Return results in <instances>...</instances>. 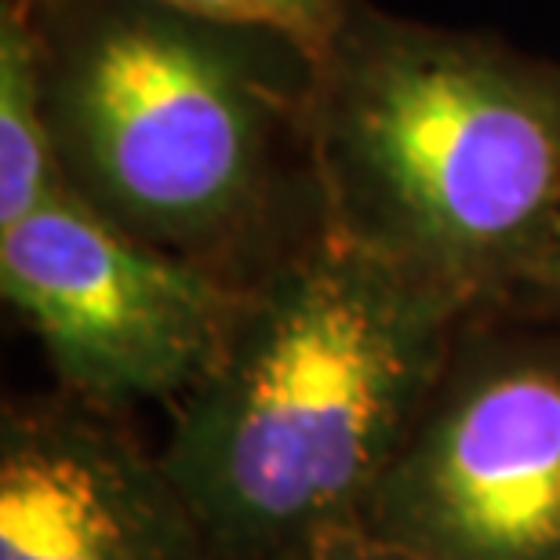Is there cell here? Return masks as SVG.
Returning <instances> with one entry per match:
<instances>
[{
  "label": "cell",
  "instance_id": "30bf717a",
  "mask_svg": "<svg viewBox=\"0 0 560 560\" xmlns=\"http://www.w3.org/2000/svg\"><path fill=\"white\" fill-rule=\"evenodd\" d=\"M524 288H535L560 302V200H557L550 233H546V241H542V252H539V259H535L528 280H524Z\"/></svg>",
  "mask_w": 560,
  "mask_h": 560
},
{
  "label": "cell",
  "instance_id": "ba28073f",
  "mask_svg": "<svg viewBox=\"0 0 560 560\" xmlns=\"http://www.w3.org/2000/svg\"><path fill=\"white\" fill-rule=\"evenodd\" d=\"M164 4L219 22L288 33L299 44H306L310 51H320V44L328 40V33L342 15L346 0H164Z\"/></svg>",
  "mask_w": 560,
  "mask_h": 560
},
{
  "label": "cell",
  "instance_id": "6da1fadb",
  "mask_svg": "<svg viewBox=\"0 0 560 560\" xmlns=\"http://www.w3.org/2000/svg\"><path fill=\"white\" fill-rule=\"evenodd\" d=\"M463 313L328 219L252 277L161 444L211 560H306L361 524Z\"/></svg>",
  "mask_w": 560,
  "mask_h": 560
},
{
  "label": "cell",
  "instance_id": "3957f363",
  "mask_svg": "<svg viewBox=\"0 0 560 560\" xmlns=\"http://www.w3.org/2000/svg\"><path fill=\"white\" fill-rule=\"evenodd\" d=\"M310 136L335 233L466 310L524 288L560 200V59L346 0Z\"/></svg>",
  "mask_w": 560,
  "mask_h": 560
},
{
  "label": "cell",
  "instance_id": "7a4b0ae2",
  "mask_svg": "<svg viewBox=\"0 0 560 560\" xmlns=\"http://www.w3.org/2000/svg\"><path fill=\"white\" fill-rule=\"evenodd\" d=\"M22 8L62 183L114 226L244 288L324 219L306 44L164 0Z\"/></svg>",
  "mask_w": 560,
  "mask_h": 560
},
{
  "label": "cell",
  "instance_id": "5b68a950",
  "mask_svg": "<svg viewBox=\"0 0 560 560\" xmlns=\"http://www.w3.org/2000/svg\"><path fill=\"white\" fill-rule=\"evenodd\" d=\"M0 291L40 342L55 389L125 416L172 408L205 375L241 288L142 244L62 189L0 230Z\"/></svg>",
  "mask_w": 560,
  "mask_h": 560
},
{
  "label": "cell",
  "instance_id": "52a82bcc",
  "mask_svg": "<svg viewBox=\"0 0 560 560\" xmlns=\"http://www.w3.org/2000/svg\"><path fill=\"white\" fill-rule=\"evenodd\" d=\"M62 189L66 183L44 117L30 11L15 0H4L0 4V230L33 215Z\"/></svg>",
  "mask_w": 560,
  "mask_h": 560
},
{
  "label": "cell",
  "instance_id": "9c48e42d",
  "mask_svg": "<svg viewBox=\"0 0 560 560\" xmlns=\"http://www.w3.org/2000/svg\"><path fill=\"white\" fill-rule=\"evenodd\" d=\"M306 560H441V557H430L397 539H386V535H378L368 524H353V528L335 532L324 542L313 546V553Z\"/></svg>",
  "mask_w": 560,
  "mask_h": 560
},
{
  "label": "cell",
  "instance_id": "277c9868",
  "mask_svg": "<svg viewBox=\"0 0 560 560\" xmlns=\"http://www.w3.org/2000/svg\"><path fill=\"white\" fill-rule=\"evenodd\" d=\"M441 560H560V302L466 310L364 521Z\"/></svg>",
  "mask_w": 560,
  "mask_h": 560
},
{
  "label": "cell",
  "instance_id": "8992f818",
  "mask_svg": "<svg viewBox=\"0 0 560 560\" xmlns=\"http://www.w3.org/2000/svg\"><path fill=\"white\" fill-rule=\"evenodd\" d=\"M0 560H211L197 513L125 416L62 389L4 400Z\"/></svg>",
  "mask_w": 560,
  "mask_h": 560
},
{
  "label": "cell",
  "instance_id": "8fae6325",
  "mask_svg": "<svg viewBox=\"0 0 560 560\" xmlns=\"http://www.w3.org/2000/svg\"><path fill=\"white\" fill-rule=\"evenodd\" d=\"M15 4H33V0H15Z\"/></svg>",
  "mask_w": 560,
  "mask_h": 560
}]
</instances>
